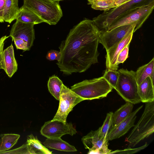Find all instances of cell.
I'll return each mask as SVG.
<instances>
[{
    "mask_svg": "<svg viewBox=\"0 0 154 154\" xmlns=\"http://www.w3.org/2000/svg\"><path fill=\"white\" fill-rule=\"evenodd\" d=\"M100 31L93 21L85 19L74 26L59 48L56 63L63 75L82 72L98 62Z\"/></svg>",
    "mask_w": 154,
    "mask_h": 154,
    "instance_id": "6da1fadb",
    "label": "cell"
},
{
    "mask_svg": "<svg viewBox=\"0 0 154 154\" xmlns=\"http://www.w3.org/2000/svg\"><path fill=\"white\" fill-rule=\"evenodd\" d=\"M125 140L128 147L133 148L154 132V101L146 103L144 112L140 120Z\"/></svg>",
    "mask_w": 154,
    "mask_h": 154,
    "instance_id": "7a4b0ae2",
    "label": "cell"
},
{
    "mask_svg": "<svg viewBox=\"0 0 154 154\" xmlns=\"http://www.w3.org/2000/svg\"><path fill=\"white\" fill-rule=\"evenodd\" d=\"M112 88L102 76L83 80L72 86L70 89L85 100L106 97Z\"/></svg>",
    "mask_w": 154,
    "mask_h": 154,
    "instance_id": "3957f363",
    "label": "cell"
},
{
    "mask_svg": "<svg viewBox=\"0 0 154 154\" xmlns=\"http://www.w3.org/2000/svg\"><path fill=\"white\" fill-rule=\"evenodd\" d=\"M59 2L52 0H24L23 6L34 12L44 22L54 25L63 16Z\"/></svg>",
    "mask_w": 154,
    "mask_h": 154,
    "instance_id": "277c9868",
    "label": "cell"
},
{
    "mask_svg": "<svg viewBox=\"0 0 154 154\" xmlns=\"http://www.w3.org/2000/svg\"><path fill=\"white\" fill-rule=\"evenodd\" d=\"M154 8L153 2L128 10L119 15L109 25L108 31L121 26L135 24L134 33L142 26Z\"/></svg>",
    "mask_w": 154,
    "mask_h": 154,
    "instance_id": "5b68a950",
    "label": "cell"
},
{
    "mask_svg": "<svg viewBox=\"0 0 154 154\" xmlns=\"http://www.w3.org/2000/svg\"><path fill=\"white\" fill-rule=\"evenodd\" d=\"M119 76L115 90L126 102L133 104L141 102L138 93L135 72L123 68L118 70Z\"/></svg>",
    "mask_w": 154,
    "mask_h": 154,
    "instance_id": "8992f818",
    "label": "cell"
},
{
    "mask_svg": "<svg viewBox=\"0 0 154 154\" xmlns=\"http://www.w3.org/2000/svg\"><path fill=\"white\" fill-rule=\"evenodd\" d=\"M153 2L154 0H129L117 8L104 11L92 20L100 31H106L110 24L119 15L128 10Z\"/></svg>",
    "mask_w": 154,
    "mask_h": 154,
    "instance_id": "52a82bcc",
    "label": "cell"
},
{
    "mask_svg": "<svg viewBox=\"0 0 154 154\" xmlns=\"http://www.w3.org/2000/svg\"><path fill=\"white\" fill-rule=\"evenodd\" d=\"M84 100L63 84L60 93L58 109L52 120H57L65 123L67 116L73 108Z\"/></svg>",
    "mask_w": 154,
    "mask_h": 154,
    "instance_id": "ba28073f",
    "label": "cell"
},
{
    "mask_svg": "<svg viewBox=\"0 0 154 154\" xmlns=\"http://www.w3.org/2000/svg\"><path fill=\"white\" fill-rule=\"evenodd\" d=\"M135 26V24L124 25L106 31H100L99 43L107 51L121 42L129 33L133 32Z\"/></svg>",
    "mask_w": 154,
    "mask_h": 154,
    "instance_id": "9c48e42d",
    "label": "cell"
},
{
    "mask_svg": "<svg viewBox=\"0 0 154 154\" xmlns=\"http://www.w3.org/2000/svg\"><path fill=\"white\" fill-rule=\"evenodd\" d=\"M77 132L71 123H64L54 120L45 122L41 128L40 133L47 138H60L63 135L69 134L71 136Z\"/></svg>",
    "mask_w": 154,
    "mask_h": 154,
    "instance_id": "30bf717a",
    "label": "cell"
},
{
    "mask_svg": "<svg viewBox=\"0 0 154 154\" xmlns=\"http://www.w3.org/2000/svg\"><path fill=\"white\" fill-rule=\"evenodd\" d=\"M34 24L16 20L12 26L9 36L12 41L15 38H19L26 42L30 50L35 39Z\"/></svg>",
    "mask_w": 154,
    "mask_h": 154,
    "instance_id": "8fae6325",
    "label": "cell"
},
{
    "mask_svg": "<svg viewBox=\"0 0 154 154\" xmlns=\"http://www.w3.org/2000/svg\"><path fill=\"white\" fill-rule=\"evenodd\" d=\"M82 140L85 148L89 150V154L101 149L108 148L109 140L107 138L101 137L99 128L91 131L82 137Z\"/></svg>",
    "mask_w": 154,
    "mask_h": 154,
    "instance_id": "7c38bea8",
    "label": "cell"
},
{
    "mask_svg": "<svg viewBox=\"0 0 154 154\" xmlns=\"http://www.w3.org/2000/svg\"><path fill=\"white\" fill-rule=\"evenodd\" d=\"M143 107V106L142 105L138 108L116 126L111 128L107 135L108 140H111L120 138L133 127L137 117L136 114Z\"/></svg>",
    "mask_w": 154,
    "mask_h": 154,
    "instance_id": "4fadbf2b",
    "label": "cell"
},
{
    "mask_svg": "<svg viewBox=\"0 0 154 154\" xmlns=\"http://www.w3.org/2000/svg\"><path fill=\"white\" fill-rule=\"evenodd\" d=\"M133 32L128 34L121 42L116 44L106 51V66L107 69L117 70L119 66L116 65L117 56L122 50L130 44Z\"/></svg>",
    "mask_w": 154,
    "mask_h": 154,
    "instance_id": "5bb4252c",
    "label": "cell"
},
{
    "mask_svg": "<svg viewBox=\"0 0 154 154\" xmlns=\"http://www.w3.org/2000/svg\"><path fill=\"white\" fill-rule=\"evenodd\" d=\"M3 70L10 78L17 70V64L15 59L12 44L4 50Z\"/></svg>",
    "mask_w": 154,
    "mask_h": 154,
    "instance_id": "9a60e30c",
    "label": "cell"
},
{
    "mask_svg": "<svg viewBox=\"0 0 154 154\" xmlns=\"http://www.w3.org/2000/svg\"><path fill=\"white\" fill-rule=\"evenodd\" d=\"M138 93L141 102L148 103L154 101V83L147 77L138 85Z\"/></svg>",
    "mask_w": 154,
    "mask_h": 154,
    "instance_id": "2e32d148",
    "label": "cell"
},
{
    "mask_svg": "<svg viewBox=\"0 0 154 154\" xmlns=\"http://www.w3.org/2000/svg\"><path fill=\"white\" fill-rule=\"evenodd\" d=\"M16 20L23 23L34 25L44 22L34 12L23 6L20 8Z\"/></svg>",
    "mask_w": 154,
    "mask_h": 154,
    "instance_id": "e0dca14e",
    "label": "cell"
},
{
    "mask_svg": "<svg viewBox=\"0 0 154 154\" xmlns=\"http://www.w3.org/2000/svg\"><path fill=\"white\" fill-rule=\"evenodd\" d=\"M18 0H6L4 10V21L11 23L16 19L19 13Z\"/></svg>",
    "mask_w": 154,
    "mask_h": 154,
    "instance_id": "ac0fdd59",
    "label": "cell"
},
{
    "mask_svg": "<svg viewBox=\"0 0 154 154\" xmlns=\"http://www.w3.org/2000/svg\"><path fill=\"white\" fill-rule=\"evenodd\" d=\"M43 144L46 147L61 151L67 152L77 151L74 146L63 140L61 138H47L43 143Z\"/></svg>",
    "mask_w": 154,
    "mask_h": 154,
    "instance_id": "d6986e66",
    "label": "cell"
},
{
    "mask_svg": "<svg viewBox=\"0 0 154 154\" xmlns=\"http://www.w3.org/2000/svg\"><path fill=\"white\" fill-rule=\"evenodd\" d=\"M154 58L148 63L139 67L135 72L136 79L138 85L147 77H149L154 83Z\"/></svg>",
    "mask_w": 154,
    "mask_h": 154,
    "instance_id": "ffe728a7",
    "label": "cell"
},
{
    "mask_svg": "<svg viewBox=\"0 0 154 154\" xmlns=\"http://www.w3.org/2000/svg\"><path fill=\"white\" fill-rule=\"evenodd\" d=\"M133 107V103L126 102L125 104L122 106L119 109L113 113L112 128L116 126L131 115L132 112Z\"/></svg>",
    "mask_w": 154,
    "mask_h": 154,
    "instance_id": "44dd1931",
    "label": "cell"
},
{
    "mask_svg": "<svg viewBox=\"0 0 154 154\" xmlns=\"http://www.w3.org/2000/svg\"><path fill=\"white\" fill-rule=\"evenodd\" d=\"M26 143L30 154H51L52 152L43 145L37 137L31 134L27 136Z\"/></svg>",
    "mask_w": 154,
    "mask_h": 154,
    "instance_id": "7402d4cb",
    "label": "cell"
},
{
    "mask_svg": "<svg viewBox=\"0 0 154 154\" xmlns=\"http://www.w3.org/2000/svg\"><path fill=\"white\" fill-rule=\"evenodd\" d=\"M129 0H102L97 1L91 5L92 8L106 11L117 8Z\"/></svg>",
    "mask_w": 154,
    "mask_h": 154,
    "instance_id": "603a6c76",
    "label": "cell"
},
{
    "mask_svg": "<svg viewBox=\"0 0 154 154\" xmlns=\"http://www.w3.org/2000/svg\"><path fill=\"white\" fill-rule=\"evenodd\" d=\"M0 152L9 150L17 143L20 137L18 134H2L0 135Z\"/></svg>",
    "mask_w": 154,
    "mask_h": 154,
    "instance_id": "cb8c5ba5",
    "label": "cell"
},
{
    "mask_svg": "<svg viewBox=\"0 0 154 154\" xmlns=\"http://www.w3.org/2000/svg\"><path fill=\"white\" fill-rule=\"evenodd\" d=\"M63 83L57 76L54 75L49 77L48 83L49 91L57 100L60 99V93Z\"/></svg>",
    "mask_w": 154,
    "mask_h": 154,
    "instance_id": "d4e9b609",
    "label": "cell"
},
{
    "mask_svg": "<svg viewBox=\"0 0 154 154\" xmlns=\"http://www.w3.org/2000/svg\"><path fill=\"white\" fill-rule=\"evenodd\" d=\"M113 114L112 112L107 113L103 125L99 128L100 136L103 138H107V134L112 128Z\"/></svg>",
    "mask_w": 154,
    "mask_h": 154,
    "instance_id": "484cf974",
    "label": "cell"
},
{
    "mask_svg": "<svg viewBox=\"0 0 154 154\" xmlns=\"http://www.w3.org/2000/svg\"><path fill=\"white\" fill-rule=\"evenodd\" d=\"M113 88L116 89L119 76L118 71L107 69L103 76Z\"/></svg>",
    "mask_w": 154,
    "mask_h": 154,
    "instance_id": "4316f807",
    "label": "cell"
},
{
    "mask_svg": "<svg viewBox=\"0 0 154 154\" xmlns=\"http://www.w3.org/2000/svg\"><path fill=\"white\" fill-rule=\"evenodd\" d=\"M148 145L147 143L146 142L143 146L135 148H132L131 147H128L127 149H124L117 150L113 151H111L109 154L117 153V154H132L137 152L143 150Z\"/></svg>",
    "mask_w": 154,
    "mask_h": 154,
    "instance_id": "83f0119b",
    "label": "cell"
},
{
    "mask_svg": "<svg viewBox=\"0 0 154 154\" xmlns=\"http://www.w3.org/2000/svg\"><path fill=\"white\" fill-rule=\"evenodd\" d=\"M129 45L130 44L126 45L119 54L116 62L117 66L123 63L128 57Z\"/></svg>",
    "mask_w": 154,
    "mask_h": 154,
    "instance_id": "f1b7e54d",
    "label": "cell"
},
{
    "mask_svg": "<svg viewBox=\"0 0 154 154\" xmlns=\"http://www.w3.org/2000/svg\"><path fill=\"white\" fill-rule=\"evenodd\" d=\"M9 36L5 35L0 38V69H4V46L5 41Z\"/></svg>",
    "mask_w": 154,
    "mask_h": 154,
    "instance_id": "f546056e",
    "label": "cell"
},
{
    "mask_svg": "<svg viewBox=\"0 0 154 154\" xmlns=\"http://www.w3.org/2000/svg\"><path fill=\"white\" fill-rule=\"evenodd\" d=\"M0 153H21L30 154L29 148L26 143L20 147L9 151L1 152Z\"/></svg>",
    "mask_w": 154,
    "mask_h": 154,
    "instance_id": "4dcf8cb0",
    "label": "cell"
},
{
    "mask_svg": "<svg viewBox=\"0 0 154 154\" xmlns=\"http://www.w3.org/2000/svg\"><path fill=\"white\" fill-rule=\"evenodd\" d=\"M17 49L22 50L23 51L29 50L27 43L22 39L15 38L13 40Z\"/></svg>",
    "mask_w": 154,
    "mask_h": 154,
    "instance_id": "1f68e13d",
    "label": "cell"
},
{
    "mask_svg": "<svg viewBox=\"0 0 154 154\" xmlns=\"http://www.w3.org/2000/svg\"><path fill=\"white\" fill-rule=\"evenodd\" d=\"M60 51L53 50L49 51L46 56V59L50 61L57 60L58 61L60 60Z\"/></svg>",
    "mask_w": 154,
    "mask_h": 154,
    "instance_id": "d6a6232c",
    "label": "cell"
},
{
    "mask_svg": "<svg viewBox=\"0 0 154 154\" xmlns=\"http://www.w3.org/2000/svg\"><path fill=\"white\" fill-rule=\"evenodd\" d=\"M6 0H0V22H4L3 15Z\"/></svg>",
    "mask_w": 154,
    "mask_h": 154,
    "instance_id": "836d02e7",
    "label": "cell"
},
{
    "mask_svg": "<svg viewBox=\"0 0 154 154\" xmlns=\"http://www.w3.org/2000/svg\"><path fill=\"white\" fill-rule=\"evenodd\" d=\"M102 0H87L88 1V5H91L96 2L101 1Z\"/></svg>",
    "mask_w": 154,
    "mask_h": 154,
    "instance_id": "e575fe53",
    "label": "cell"
},
{
    "mask_svg": "<svg viewBox=\"0 0 154 154\" xmlns=\"http://www.w3.org/2000/svg\"><path fill=\"white\" fill-rule=\"evenodd\" d=\"M53 1H62L63 0H52Z\"/></svg>",
    "mask_w": 154,
    "mask_h": 154,
    "instance_id": "d590c367",
    "label": "cell"
}]
</instances>
